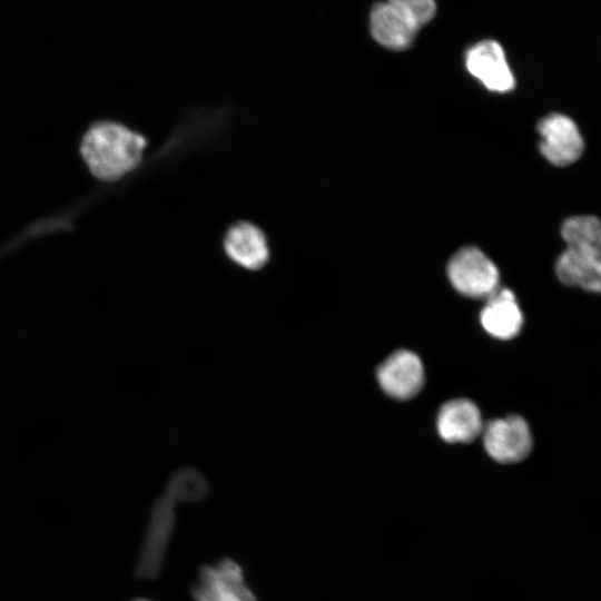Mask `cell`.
<instances>
[{
    "mask_svg": "<svg viewBox=\"0 0 601 601\" xmlns=\"http://www.w3.org/2000/svg\"><path fill=\"white\" fill-rule=\"evenodd\" d=\"M447 275L454 288L470 297L487 298L499 289L496 266L476 247L456 252L449 262Z\"/></svg>",
    "mask_w": 601,
    "mask_h": 601,
    "instance_id": "obj_4",
    "label": "cell"
},
{
    "mask_svg": "<svg viewBox=\"0 0 601 601\" xmlns=\"http://www.w3.org/2000/svg\"><path fill=\"white\" fill-rule=\"evenodd\" d=\"M191 591L196 601H257L243 569L230 559L203 566Z\"/></svg>",
    "mask_w": 601,
    "mask_h": 601,
    "instance_id": "obj_5",
    "label": "cell"
},
{
    "mask_svg": "<svg viewBox=\"0 0 601 601\" xmlns=\"http://www.w3.org/2000/svg\"><path fill=\"white\" fill-rule=\"evenodd\" d=\"M486 453L499 463H518L532 451L533 439L526 421L519 415L496 418L483 426Z\"/></svg>",
    "mask_w": 601,
    "mask_h": 601,
    "instance_id": "obj_6",
    "label": "cell"
},
{
    "mask_svg": "<svg viewBox=\"0 0 601 601\" xmlns=\"http://www.w3.org/2000/svg\"><path fill=\"white\" fill-rule=\"evenodd\" d=\"M555 274L566 286L601 293V266L569 248L558 257Z\"/></svg>",
    "mask_w": 601,
    "mask_h": 601,
    "instance_id": "obj_14",
    "label": "cell"
},
{
    "mask_svg": "<svg viewBox=\"0 0 601 601\" xmlns=\"http://www.w3.org/2000/svg\"><path fill=\"white\" fill-rule=\"evenodd\" d=\"M146 138L125 125L104 120L90 126L81 152L91 171L102 179H116L141 159Z\"/></svg>",
    "mask_w": 601,
    "mask_h": 601,
    "instance_id": "obj_1",
    "label": "cell"
},
{
    "mask_svg": "<svg viewBox=\"0 0 601 601\" xmlns=\"http://www.w3.org/2000/svg\"><path fill=\"white\" fill-rule=\"evenodd\" d=\"M377 381L383 391L391 397L396 400L411 398L423 386V364L413 352L397 351L380 365Z\"/></svg>",
    "mask_w": 601,
    "mask_h": 601,
    "instance_id": "obj_9",
    "label": "cell"
},
{
    "mask_svg": "<svg viewBox=\"0 0 601 601\" xmlns=\"http://www.w3.org/2000/svg\"><path fill=\"white\" fill-rule=\"evenodd\" d=\"M135 601H149V600H145V599H137Z\"/></svg>",
    "mask_w": 601,
    "mask_h": 601,
    "instance_id": "obj_15",
    "label": "cell"
},
{
    "mask_svg": "<svg viewBox=\"0 0 601 601\" xmlns=\"http://www.w3.org/2000/svg\"><path fill=\"white\" fill-rule=\"evenodd\" d=\"M561 235L566 248L601 266V221L595 216H573L564 220Z\"/></svg>",
    "mask_w": 601,
    "mask_h": 601,
    "instance_id": "obj_13",
    "label": "cell"
},
{
    "mask_svg": "<svg viewBox=\"0 0 601 601\" xmlns=\"http://www.w3.org/2000/svg\"><path fill=\"white\" fill-rule=\"evenodd\" d=\"M207 490L206 480L195 470L184 469L171 477L167 490L152 512L151 523L138 565V572L142 578L154 579L159 574L173 528L175 501L177 499H201Z\"/></svg>",
    "mask_w": 601,
    "mask_h": 601,
    "instance_id": "obj_2",
    "label": "cell"
},
{
    "mask_svg": "<svg viewBox=\"0 0 601 601\" xmlns=\"http://www.w3.org/2000/svg\"><path fill=\"white\" fill-rule=\"evenodd\" d=\"M486 299L481 312L484 329L500 339L516 336L523 324V315L513 293L506 288H499Z\"/></svg>",
    "mask_w": 601,
    "mask_h": 601,
    "instance_id": "obj_12",
    "label": "cell"
},
{
    "mask_svg": "<svg viewBox=\"0 0 601 601\" xmlns=\"http://www.w3.org/2000/svg\"><path fill=\"white\" fill-rule=\"evenodd\" d=\"M469 72L485 88L495 92H508L515 81L500 43L483 40L471 47L465 55Z\"/></svg>",
    "mask_w": 601,
    "mask_h": 601,
    "instance_id": "obj_8",
    "label": "cell"
},
{
    "mask_svg": "<svg viewBox=\"0 0 601 601\" xmlns=\"http://www.w3.org/2000/svg\"><path fill=\"white\" fill-rule=\"evenodd\" d=\"M224 249L234 264L247 270H259L269 259L266 235L250 221H237L228 228Z\"/></svg>",
    "mask_w": 601,
    "mask_h": 601,
    "instance_id": "obj_10",
    "label": "cell"
},
{
    "mask_svg": "<svg viewBox=\"0 0 601 601\" xmlns=\"http://www.w3.org/2000/svg\"><path fill=\"white\" fill-rule=\"evenodd\" d=\"M541 154L555 166H566L579 159L584 144L575 122L568 116L553 112L538 124Z\"/></svg>",
    "mask_w": 601,
    "mask_h": 601,
    "instance_id": "obj_7",
    "label": "cell"
},
{
    "mask_svg": "<svg viewBox=\"0 0 601 601\" xmlns=\"http://www.w3.org/2000/svg\"><path fill=\"white\" fill-rule=\"evenodd\" d=\"M431 0H390L376 3L370 14V29L381 46L400 51L407 49L418 30L435 14Z\"/></svg>",
    "mask_w": 601,
    "mask_h": 601,
    "instance_id": "obj_3",
    "label": "cell"
},
{
    "mask_svg": "<svg viewBox=\"0 0 601 601\" xmlns=\"http://www.w3.org/2000/svg\"><path fill=\"white\" fill-rule=\"evenodd\" d=\"M437 431L447 443H470L483 431L481 413L469 400L446 402L437 414Z\"/></svg>",
    "mask_w": 601,
    "mask_h": 601,
    "instance_id": "obj_11",
    "label": "cell"
}]
</instances>
